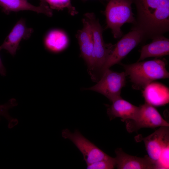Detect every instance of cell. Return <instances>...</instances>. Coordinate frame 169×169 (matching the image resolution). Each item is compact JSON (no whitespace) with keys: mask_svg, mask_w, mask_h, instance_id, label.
I'll return each mask as SVG.
<instances>
[{"mask_svg":"<svg viewBox=\"0 0 169 169\" xmlns=\"http://www.w3.org/2000/svg\"><path fill=\"white\" fill-rule=\"evenodd\" d=\"M40 1V3H42L44 4H47V3L46 0H39Z\"/></svg>","mask_w":169,"mask_h":169,"instance_id":"cell-24","label":"cell"},{"mask_svg":"<svg viewBox=\"0 0 169 169\" xmlns=\"http://www.w3.org/2000/svg\"><path fill=\"white\" fill-rule=\"evenodd\" d=\"M121 64L125 69L126 76H129L132 83L133 87L136 89H144L155 80L169 77L165 60L154 59L129 64Z\"/></svg>","mask_w":169,"mask_h":169,"instance_id":"cell-3","label":"cell"},{"mask_svg":"<svg viewBox=\"0 0 169 169\" xmlns=\"http://www.w3.org/2000/svg\"><path fill=\"white\" fill-rule=\"evenodd\" d=\"M15 106L14 102L11 99L6 103L0 105V116L4 117L8 121H9L12 118L8 114V110L9 109Z\"/></svg>","mask_w":169,"mask_h":169,"instance_id":"cell-21","label":"cell"},{"mask_svg":"<svg viewBox=\"0 0 169 169\" xmlns=\"http://www.w3.org/2000/svg\"><path fill=\"white\" fill-rule=\"evenodd\" d=\"M116 161L115 158H110L99 161L87 165L88 169H112L116 166Z\"/></svg>","mask_w":169,"mask_h":169,"instance_id":"cell-19","label":"cell"},{"mask_svg":"<svg viewBox=\"0 0 169 169\" xmlns=\"http://www.w3.org/2000/svg\"><path fill=\"white\" fill-rule=\"evenodd\" d=\"M111 102L112 104L107 109V113L110 120L120 118L124 120H135L138 118L140 106L134 105L121 97Z\"/></svg>","mask_w":169,"mask_h":169,"instance_id":"cell-12","label":"cell"},{"mask_svg":"<svg viewBox=\"0 0 169 169\" xmlns=\"http://www.w3.org/2000/svg\"><path fill=\"white\" fill-rule=\"evenodd\" d=\"M105 11L106 28L111 30L114 37L119 38L123 33L121 27L125 23L134 24L135 18L132 12V0H108Z\"/></svg>","mask_w":169,"mask_h":169,"instance_id":"cell-4","label":"cell"},{"mask_svg":"<svg viewBox=\"0 0 169 169\" xmlns=\"http://www.w3.org/2000/svg\"><path fill=\"white\" fill-rule=\"evenodd\" d=\"M1 50L0 49V52ZM6 74L5 68L4 66L0 56V74L3 76H5Z\"/></svg>","mask_w":169,"mask_h":169,"instance_id":"cell-22","label":"cell"},{"mask_svg":"<svg viewBox=\"0 0 169 169\" xmlns=\"http://www.w3.org/2000/svg\"><path fill=\"white\" fill-rule=\"evenodd\" d=\"M84 15L91 26L94 40L91 63L88 71L92 80L97 82L103 74L104 67L113 51L115 44L105 42L103 37V28L93 13H87Z\"/></svg>","mask_w":169,"mask_h":169,"instance_id":"cell-2","label":"cell"},{"mask_svg":"<svg viewBox=\"0 0 169 169\" xmlns=\"http://www.w3.org/2000/svg\"><path fill=\"white\" fill-rule=\"evenodd\" d=\"M62 137L71 141L83 155L87 165L111 157L83 136L78 130L71 132L68 129L62 131Z\"/></svg>","mask_w":169,"mask_h":169,"instance_id":"cell-6","label":"cell"},{"mask_svg":"<svg viewBox=\"0 0 169 169\" xmlns=\"http://www.w3.org/2000/svg\"><path fill=\"white\" fill-rule=\"evenodd\" d=\"M136 10L135 22L131 30L141 32L144 41L169 31V0H132Z\"/></svg>","mask_w":169,"mask_h":169,"instance_id":"cell-1","label":"cell"},{"mask_svg":"<svg viewBox=\"0 0 169 169\" xmlns=\"http://www.w3.org/2000/svg\"><path fill=\"white\" fill-rule=\"evenodd\" d=\"M107 0V1H108V0Z\"/></svg>","mask_w":169,"mask_h":169,"instance_id":"cell-26","label":"cell"},{"mask_svg":"<svg viewBox=\"0 0 169 169\" xmlns=\"http://www.w3.org/2000/svg\"><path fill=\"white\" fill-rule=\"evenodd\" d=\"M18 123V120L16 118H13L9 121L8 127L9 128H12L16 125Z\"/></svg>","mask_w":169,"mask_h":169,"instance_id":"cell-23","label":"cell"},{"mask_svg":"<svg viewBox=\"0 0 169 169\" xmlns=\"http://www.w3.org/2000/svg\"><path fill=\"white\" fill-rule=\"evenodd\" d=\"M150 43L143 46L137 62L149 57H158L169 54V39L163 35L155 38Z\"/></svg>","mask_w":169,"mask_h":169,"instance_id":"cell-16","label":"cell"},{"mask_svg":"<svg viewBox=\"0 0 169 169\" xmlns=\"http://www.w3.org/2000/svg\"><path fill=\"white\" fill-rule=\"evenodd\" d=\"M140 106L139 116L135 120L127 123V129L131 132L141 128H154L169 126V123L161 116L153 106L146 102Z\"/></svg>","mask_w":169,"mask_h":169,"instance_id":"cell-8","label":"cell"},{"mask_svg":"<svg viewBox=\"0 0 169 169\" xmlns=\"http://www.w3.org/2000/svg\"><path fill=\"white\" fill-rule=\"evenodd\" d=\"M115 158L116 166L118 169H158L157 163L148 156L143 157L129 155L120 148L115 151Z\"/></svg>","mask_w":169,"mask_h":169,"instance_id":"cell-10","label":"cell"},{"mask_svg":"<svg viewBox=\"0 0 169 169\" xmlns=\"http://www.w3.org/2000/svg\"><path fill=\"white\" fill-rule=\"evenodd\" d=\"M144 41L142 33L139 31L131 30L115 44L114 48L105 64L103 74L113 65L120 64L121 60L136 47Z\"/></svg>","mask_w":169,"mask_h":169,"instance_id":"cell-7","label":"cell"},{"mask_svg":"<svg viewBox=\"0 0 169 169\" xmlns=\"http://www.w3.org/2000/svg\"><path fill=\"white\" fill-rule=\"evenodd\" d=\"M45 48L53 53L60 52L67 47L69 40L66 34L63 31L54 29L49 31L44 41Z\"/></svg>","mask_w":169,"mask_h":169,"instance_id":"cell-17","label":"cell"},{"mask_svg":"<svg viewBox=\"0 0 169 169\" xmlns=\"http://www.w3.org/2000/svg\"><path fill=\"white\" fill-rule=\"evenodd\" d=\"M51 9L58 10L66 8L69 14L74 16L78 13L75 8L71 3L70 0H46Z\"/></svg>","mask_w":169,"mask_h":169,"instance_id":"cell-18","label":"cell"},{"mask_svg":"<svg viewBox=\"0 0 169 169\" xmlns=\"http://www.w3.org/2000/svg\"><path fill=\"white\" fill-rule=\"evenodd\" d=\"M83 0V1H86V0Z\"/></svg>","mask_w":169,"mask_h":169,"instance_id":"cell-25","label":"cell"},{"mask_svg":"<svg viewBox=\"0 0 169 169\" xmlns=\"http://www.w3.org/2000/svg\"><path fill=\"white\" fill-rule=\"evenodd\" d=\"M141 140L144 143L148 156L157 163L162 151L169 146V126L160 127L153 133Z\"/></svg>","mask_w":169,"mask_h":169,"instance_id":"cell-9","label":"cell"},{"mask_svg":"<svg viewBox=\"0 0 169 169\" xmlns=\"http://www.w3.org/2000/svg\"><path fill=\"white\" fill-rule=\"evenodd\" d=\"M83 27L78 30L76 37L80 51V55L86 63L88 69L90 66L94 48V40L91 26L84 18L82 20Z\"/></svg>","mask_w":169,"mask_h":169,"instance_id":"cell-13","label":"cell"},{"mask_svg":"<svg viewBox=\"0 0 169 169\" xmlns=\"http://www.w3.org/2000/svg\"><path fill=\"white\" fill-rule=\"evenodd\" d=\"M158 169H167L169 168V146L161 152L157 162Z\"/></svg>","mask_w":169,"mask_h":169,"instance_id":"cell-20","label":"cell"},{"mask_svg":"<svg viewBox=\"0 0 169 169\" xmlns=\"http://www.w3.org/2000/svg\"><path fill=\"white\" fill-rule=\"evenodd\" d=\"M126 76L124 72H115L109 69L104 72L96 84L84 89L99 93L112 102L121 97V90L125 85Z\"/></svg>","mask_w":169,"mask_h":169,"instance_id":"cell-5","label":"cell"},{"mask_svg":"<svg viewBox=\"0 0 169 169\" xmlns=\"http://www.w3.org/2000/svg\"><path fill=\"white\" fill-rule=\"evenodd\" d=\"M0 7L6 14L12 12L30 10L37 13H42L49 17L53 14L52 11L48 4L40 3L38 6H34L27 0H0Z\"/></svg>","mask_w":169,"mask_h":169,"instance_id":"cell-14","label":"cell"},{"mask_svg":"<svg viewBox=\"0 0 169 169\" xmlns=\"http://www.w3.org/2000/svg\"><path fill=\"white\" fill-rule=\"evenodd\" d=\"M143 96L146 102L153 106H161L169 102V89L157 82H151L144 89Z\"/></svg>","mask_w":169,"mask_h":169,"instance_id":"cell-15","label":"cell"},{"mask_svg":"<svg viewBox=\"0 0 169 169\" xmlns=\"http://www.w3.org/2000/svg\"><path fill=\"white\" fill-rule=\"evenodd\" d=\"M33 32V28L26 26L25 20L23 18L20 19L0 46V49H5L14 56L16 54L21 40L28 39Z\"/></svg>","mask_w":169,"mask_h":169,"instance_id":"cell-11","label":"cell"},{"mask_svg":"<svg viewBox=\"0 0 169 169\" xmlns=\"http://www.w3.org/2000/svg\"></svg>","mask_w":169,"mask_h":169,"instance_id":"cell-27","label":"cell"}]
</instances>
